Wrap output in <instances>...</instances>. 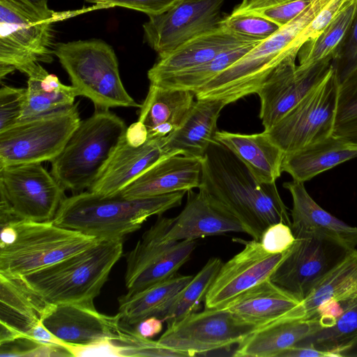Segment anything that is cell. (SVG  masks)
<instances>
[{
  "mask_svg": "<svg viewBox=\"0 0 357 357\" xmlns=\"http://www.w3.org/2000/svg\"><path fill=\"white\" fill-rule=\"evenodd\" d=\"M199 189L236 218L253 240L259 241L273 224L291 226L276 183L259 182L243 162L215 139L203 158Z\"/></svg>",
  "mask_w": 357,
  "mask_h": 357,
  "instance_id": "cell-1",
  "label": "cell"
},
{
  "mask_svg": "<svg viewBox=\"0 0 357 357\" xmlns=\"http://www.w3.org/2000/svg\"><path fill=\"white\" fill-rule=\"evenodd\" d=\"M185 192L130 199L119 193L104 196L89 190L80 192L63 200L52 222L98 239H123L150 216L179 206Z\"/></svg>",
  "mask_w": 357,
  "mask_h": 357,
  "instance_id": "cell-2",
  "label": "cell"
},
{
  "mask_svg": "<svg viewBox=\"0 0 357 357\" xmlns=\"http://www.w3.org/2000/svg\"><path fill=\"white\" fill-rule=\"evenodd\" d=\"M328 0H313L293 20L255 45L239 59L195 91L197 99H220L227 105L257 93L284 62L296 57V40Z\"/></svg>",
  "mask_w": 357,
  "mask_h": 357,
  "instance_id": "cell-3",
  "label": "cell"
},
{
  "mask_svg": "<svg viewBox=\"0 0 357 357\" xmlns=\"http://www.w3.org/2000/svg\"><path fill=\"white\" fill-rule=\"evenodd\" d=\"M123 254V239H99L87 248L20 276L49 303H93Z\"/></svg>",
  "mask_w": 357,
  "mask_h": 357,
  "instance_id": "cell-4",
  "label": "cell"
},
{
  "mask_svg": "<svg viewBox=\"0 0 357 357\" xmlns=\"http://www.w3.org/2000/svg\"><path fill=\"white\" fill-rule=\"evenodd\" d=\"M82 10L56 12L39 0H0V65L28 75L53 60V24Z\"/></svg>",
  "mask_w": 357,
  "mask_h": 357,
  "instance_id": "cell-5",
  "label": "cell"
},
{
  "mask_svg": "<svg viewBox=\"0 0 357 357\" xmlns=\"http://www.w3.org/2000/svg\"><path fill=\"white\" fill-rule=\"evenodd\" d=\"M1 226L0 273L23 276L95 243L98 238L52 220H17Z\"/></svg>",
  "mask_w": 357,
  "mask_h": 357,
  "instance_id": "cell-6",
  "label": "cell"
},
{
  "mask_svg": "<svg viewBox=\"0 0 357 357\" xmlns=\"http://www.w3.org/2000/svg\"><path fill=\"white\" fill-rule=\"evenodd\" d=\"M124 121L109 109H97L81 121L61 153L51 161V174L65 190L83 192L97 179L124 135Z\"/></svg>",
  "mask_w": 357,
  "mask_h": 357,
  "instance_id": "cell-7",
  "label": "cell"
},
{
  "mask_svg": "<svg viewBox=\"0 0 357 357\" xmlns=\"http://www.w3.org/2000/svg\"><path fill=\"white\" fill-rule=\"evenodd\" d=\"M54 55L79 95L90 99L97 109L138 107L121 79L113 48L102 40H79L56 45Z\"/></svg>",
  "mask_w": 357,
  "mask_h": 357,
  "instance_id": "cell-8",
  "label": "cell"
},
{
  "mask_svg": "<svg viewBox=\"0 0 357 357\" xmlns=\"http://www.w3.org/2000/svg\"><path fill=\"white\" fill-rule=\"evenodd\" d=\"M340 77L333 65L321 81L264 132L284 154L333 135Z\"/></svg>",
  "mask_w": 357,
  "mask_h": 357,
  "instance_id": "cell-9",
  "label": "cell"
},
{
  "mask_svg": "<svg viewBox=\"0 0 357 357\" xmlns=\"http://www.w3.org/2000/svg\"><path fill=\"white\" fill-rule=\"evenodd\" d=\"M77 103L0 131V168L53 160L81 122Z\"/></svg>",
  "mask_w": 357,
  "mask_h": 357,
  "instance_id": "cell-10",
  "label": "cell"
},
{
  "mask_svg": "<svg viewBox=\"0 0 357 357\" xmlns=\"http://www.w3.org/2000/svg\"><path fill=\"white\" fill-rule=\"evenodd\" d=\"M294 236V243L269 279L300 303L353 250L319 232Z\"/></svg>",
  "mask_w": 357,
  "mask_h": 357,
  "instance_id": "cell-11",
  "label": "cell"
},
{
  "mask_svg": "<svg viewBox=\"0 0 357 357\" xmlns=\"http://www.w3.org/2000/svg\"><path fill=\"white\" fill-rule=\"evenodd\" d=\"M256 328L226 308H205L167 326L158 341L187 356H195L238 344Z\"/></svg>",
  "mask_w": 357,
  "mask_h": 357,
  "instance_id": "cell-12",
  "label": "cell"
},
{
  "mask_svg": "<svg viewBox=\"0 0 357 357\" xmlns=\"http://www.w3.org/2000/svg\"><path fill=\"white\" fill-rule=\"evenodd\" d=\"M64 192L40 162L0 168V193L20 220H52L66 198Z\"/></svg>",
  "mask_w": 357,
  "mask_h": 357,
  "instance_id": "cell-13",
  "label": "cell"
},
{
  "mask_svg": "<svg viewBox=\"0 0 357 357\" xmlns=\"http://www.w3.org/2000/svg\"><path fill=\"white\" fill-rule=\"evenodd\" d=\"M225 1L181 0L167 11L149 17L143 24L144 40L158 56H163L218 27Z\"/></svg>",
  "mask_w": 357,
  "mask_h": 357,
  "instance_id": "cell-14",
  "label": "cell"
},
{
  "mask_svg": "<svg viewBox=\"0 0 357 357\" xmlns=\"http://www.w3.org/2000/svg\"><path fill=\"white\" fill-rule=\"evenodd\" d=\"M293 57L281 64L264 82L257 94L260 99L259 117L264 130L278 122L328 73L332 58L303 68Z\"/></svg>",
  "mask_w": 357,
  "mask_h": 357,
  "instance_id": "cell-15",
  "label": "cell"
},
{
  "mask_svg": "<svg viewBox=\"0 0 357 357\" xmlns=\"http://www.w3.org/2000/svg\"><path fill=\"white\" fill-rule=\"evenodd\" d=\"M244 248L223 264L205 297V308H224L236 297L270 278L285 257L266 252L259 241H241Z\"/></svg>",
  "mask_w": 357,
  "mask_h": 357,
  "instance_id": "cell-16",
  "label": "cell"
},
{
  "mask_svg": "<svg viewBox=\"0 0 357 357\" xmlns=\"http://www.w3.org/2000/svg\"><path fill=\"white\" fill-rule=\"evenodd\" d=\"M43 324L56 337L70 344H82L109 338L119 343L126 337L129 326L119 314L108 316L97 311L93 303L53 305Z\"/></svg>",
  "mask_w": 357,
  "mask_h": 357,
  "instance_id": "cell-17",
  "label": "cell"
},
{
  "mask_svg": "<svg viewBox=\"0 0 357 357\" xmlns=\"http://www.w3.org/2000/svg\"><path fill=\"white\" fill-rule=\"evenodd\" d=\"M0 344L28 338L54 304L32 291L20 276L0 273Z\"/></svg>",
  "mask_w": 357,
  "mask_h": 357,
  "instance_id": "cell-18",
  "label": "cell"
},
{
  "mask_svg": "<svg viewBox=\"0 0 357 357\" xmlns=\"http://www.w3.org/2000/svg\"><path fill=\"white\" fill-rule=\"evenodd\" d=\"M256 40L238 35L220 24L173 51L158 56V61L147 73L148 79L150 84L155 83L173 74L208 62L226 51Z\"/></svg>",
  "mask_w": 357,
  "mask_h": 357,
  "instance_id": "cell-19",
  "label": "cell"
},
{
  "mask_svg": "<svg viewBox=\"0 0 357 357\" xmlns=\"http://www.w3.org/2000/svg\"><path fill=\"white\" fill-rule=\"evenodd\" d=\"M165 137L149 139L141 146L128 144L125 134L115 148L101 173L88 190L113 196L133 182L162 157Z\"/></svg>",
  "mask_w": 357,
  "mask_h": 357,
  "instance_id": "cell-20",
  "label": "cell"
},
{
  "mask_svg": "<svg viewBox=\"0 0 357 357\" xmlns=\"http://www.w3.org/2000/svg\"><path fill=\"white\" fill-rule=\"evenodd\" d=\"M202 160L183 154L165 155L119 194L126 198L133 199L199 188Z\"/></svg>",
  "mask_w": 357,
  "mask_h": 357,
  "instance_id": "cell-21",
  "label": "cell"
},
{
  "mask_svg": "<svg viewBox=\"0 0 357 357\" xmlns=\"http://www.w3.org/2000/svg\"><path fill=\"white\" fill-rule=\"evenodd\" d=\"M188 192L186 204L174 218L165 234L168 241L195 240L229 232H243L245 229L232 215L215 204L201 189Z\"/></svg>",
  "mask_w": 357,
  "mask_h": 357,
  "instance_id": "cell-22",
  "label": "cell"
},
{
  "mask_svg": "<svg viewBox=\"0 0 357 357\" xmlns=\"http://www.w3.org/2000/svg\"><path fill=\"white\" fill-rule=\"evenodd\" d=\"M226 105L220 99H197L181 125L165 137V152L203 158L215 140L217 121Z\"/></svg>",
  "mask_w": 357,
  "mask_h": 357,
  "instance_id": "cell-23",
  "label": "cell"
},
{
  "mask_svg": "<svg viewBox=\"0 0 357 357\" xmlns=\"http://www.w3.org/2000/svg\"><path fill=\"white\" fill-rule=\"evenodd\" d=\"M292 197L291 229L301 232H319L354 250L357 246V227L342 222L322 208L307 192L304 183L294 181L283 184Z\"/></svg>",
  "mask_w": 357,
  "mask_h": 357,
  "instance_id": "cell-24",
  "label": "cell"
},
{
  "mask_svg": "<svg viewBox=\"0 0 357 357\" xmlns=\"http://www.w3.org/2000/svg\"><path fill=\"white\" fill-rule=\"evenodd\" d=\"M215 139L229 149L261 183H271L281 176L284 153L263 131L240 134L217 130Z\"/></svg>",
  "mask_w": 357,
  "mask_h": 357,
  "instance_id": "cell-25",
  "label": "cell"
},
{
  "mask_svg": "<svg viewBox=\"0 0 357 357\" xmlns=\"http://www.w3.org/2000/svg\"><path fill=\"white\" fill-rule=\"evenodd\" d=\"M317 319L281 320L258 327L239 344L233 354L237 357H279L286 349L315 333Z\"/></svg>",
  "mask_w": 357,
  "mask_h": 357,
  "instance_id": "cell-26",
  "label": "cell"
},
{
  "mask_svg": "<svg viewBox=\"0 0 357 357\" xmlns=\"http://www.w3.org/2000/svg\"><path fill=\"white\" fill-rule=\"evenodd\" d=\"M357 157V144L331 136L284 154L282 169L293 180L304 183L342 162Z\"/></svg>",
  "mask_w": 357,
  "mask_h": 357,
  "instance_id": "cell-27",
  "label": "cell"
},
{
  "mask_svg": "<svg viewBox=\"0 0 357 357\" xmlns=\"http://www.w3.org/2000/svg\"><path fill=\"white\" fill-rule=\"evenodd\" d=\"M357 296V250H351L297 306L275 321L313 319L317 308L329 300L346 301Z\"/></svg>",
  "mask_w": 357,
  "mask_h": 357,
  "instance_id": "cell-28",
  "label": "cell"
},
{
  "mask_svg": "<svg viewBox=\"0 0 357 357\" xmlns=\"http://www.w3.org/2000/svg\"><path fill=\"white\" fill-rule=\"evenodd\" d=\"M298 304L268 278L236 297L224 308L257 328L275 321Z\"/></svg>",
  "mask_w": 357,
  "mask_h": 357,
  "instance_id": "cell-29",
  "label": "cell"
},
{
  "mask_svg": "<svg viewBox=\"0 0 357 357\" xmlns=\"http://www.w3.org/2000/svg\"><path fill=\"white\" fill-rule=\"evenodd\" d=\"M194 275L174 274L172 277L133 294H126L118 298L121 321L135 326L150 317L160 316L174 298L190 282Z\"/></svg>",
  "mask_w": 357,
  "mask_h": 357,
  "instance_id": "cell-30",
  "label": "cell"
},
{
  "mask_svg": "<svg viewBox=\"0 0 357 357\" xmlns=\"http://www.w3.org/2000/svg\"><path fill=\"white\" fill-rule=\"evenodd\" d=\"M27 76L24 105L20 121L69 107L79 96L74 86L61 83L40 63Z\"/></svg>",
  "mask_w": 357,
  "mask_h": 357,
  "instance_id": "cell-31",
  "label": "cell"
},
{
  "mask_svg": "<svg viewBox=\"0 0 357 357\" xmlns=\"http://www.w3.org/2000/svg\"><path fill=\"white\" fill-rule=\"evenodd\" d=\"M195 98L192 91L150 84L148 93L139 108L138 120L148 130L164 123L172 124L176 130L190 110Z\"/></svg>",
  "mask_w": 357,
  "mask_h": 357,
  "instance_id": "cell-32",
  "label": "cell"
},
{
  "mask_svg": "<svg viewBox=\"0 0 357 357\" xmlns=\"http://www.w3.org/2000/svg\"><path fill=\"white\" fill-rule=\"evenodd\" d=\"M356 19L357 0L337 16L317 37L302 45L297 55L298 66L307 68L324 59L335 58L338 47Z\"/></svg>",
  "mask_w": 357,
  "mask_h": 357,
  "instance_id": "cell-33",
  "label": "cell"
},
{
  "mask_svg": "<svg viewBox=\"0 0 357 357\" xmlns=\"http://www.w3.org/2000/svg\"><path fill=\"white\" fill-rule=\"evenodd\" d=\"M344 311L335 324L321 328L298 343L306 344L314 348L342 356L343 352L357 345V296L341 302Z\"/></svg>",
  "mask_w": 357,
  "mask_h": 357,
  "instance_id": "cell-34",
  "label": "cell"
},
{
  "mask_svg": "<svg viewBox=\"0 0 357 357\" xmlns=\"http://www.w3.org/2000/svg\"><path fill=\"white\" fill-rule=\"evenodd\" d=\"M261 40L245 43L226 51L212 60L162 78L151 84L196 91Z\"/></svg>",
  "mask_w": 357,
  "mask_h": 357,
  "instance_id": "cell-35",
  "label": "cell"
},
{
  "mask_svg": "<svg viewBox=\"0 0 357 357\" xmlns=\"http://www.w3.org/2000/svg\"><path fill=\"white\" fill-rule=\"evenodd\" d=\"M222 264L220 258L212 257L193 276L160 316L167 326L197 312Z\"/></svg>",
  "mask_w": 357,
  "mask_h": 357,
  "instance_id": "cell-36",
  "label": "cell"
},
{
  "mask_svg": "<svg viewBox=\"0 0 357 357\" xmlns=\"http://www.w3.org/2000/svg\"><path fill=\"white\" fill-rule=\"evenodd\" d=\"M196 246L195 240L174 241L126 288L127 294L137 293L176 274L190 259Z\"/></svg>",
  "mask_w": 357,
  "mask_h": 357,
  "instance_id": "cell-37",
  "label": "cell"
},
{
  "mask_svg": "<svg viewBox=\"0 0 357 357\" xmlns=\"http://www.w3.org/2000/svg\"><path fill=\"white\" fill-rule=\"evenodd\" d=\"M333 135L357 144V65L340 78Z\"/></svg>",
  "mask_w": 357,
  "mask_h": 357,
  "instance_id": "cell-38",
  "label": "cell"
},
{
  "mask_svg": "<svg viewBox=\"0 0 357 357\" xmlns=\"http://www.w3.org/2000/svg\"><path fill=\"white\" fill-rule=\"evenodd\" d=\"M313 0H242L234 13H249L264 17L280 27L303 13Z\"/></svg>",
  "mask_w": 357,
  "mask_h": 357,
  "instance_id": "cell-39",
  "label": "cell"
},
{
  "mask_svg": "<svg viewBox=\"0 0 357 357\" xmlns=\"http://www.w3.org/2000/svg\"><path fill=\"white\" fill-rule=\"evenodd\" d=\"M220 24L238 35L257 40L268 38L280 29L276 24L260 16L232 12L222 18Z\"/></svg>",
  "mask_w": 357,
  "mask_h": 357,
  "instance_id": "cell-40",
  "label": "cell"
},
{
  "mask_svg": "<svg viewBox=\"0 0 357 357\" xmlns=\"http://www.w3.org/2000/svg\"><path fill=\"white\" fill-rule=\"evenodd\" d=\"M356 1L328 0L296 40V47L300 50L305 43L317 37L337 16Z\"/></svg>",
  "mask_w": 357,
  "mask_h": 357,
  "instance_id": "cell-41",
  "label": "cell"
},
{
  "mask_svg": "<svg viewBox=\"0 0 357 357\" xmlns=\"http://www.w3.org/2000/svg\"><path fill=\"white\" fill-rule=\"evenodd\" d=\"M26 88L3 85L0 89V131L17 123L22 116Z\"/></svg>",
  "mask_w": 357,
  "mask_h": 357,
  "instance_id": "cell-42",
  "label": "cell"
},
{
  "mask_svg": "<svg viewBox=\"0 0 357 357\" xmlns=\"http://www.w3.org/2000/svg\"><path fill=\"white\" fill-rule=\"evenodd\" d=\"M66 349L73 357H128L130 350L109 338L97 340L86 344L66 343Z\"/></svg>",
  "mask_w": 357,
  "mask_h": 357,
  "instance_id": "cell-43",
  "label": "cell"
},
{
  "mask_svg": "<svg viewBox=\"0 0 357 357\" xmlns=\"http://www.w3.org/2000/svg\"><path fill=\"white\" fill-rule=\"evenodd\" d=\"M295 241L291 227L283 222H278L268 226L264 230L259 242L266 252L279 254L288 250Z\"/></svg>",
  "mask_w": 357,
  "mask_h": 357,
  "instance_id": "cell-44",
  "label": "cell"
},
{
  "mask_svg": "<svg viewBox=\"0 0 357 357\" xmlns=\"http://www.w3.org/2000/svg\"><path fill=\"white\" fill-rule=\"evenodd\" d=\"M103 8L114 6L132 9L146 14L149 17L160 15L181 0H85Z\"/></svg>",
  "mask_w": 357,
  "mask_h": 357,
  "instance_id": "cell-45",
  "label": "cell"
},
{
  "mask_svg": "<svg viewBox=\"0 0 357 357\" xmlns=\"http://www.w3.org/2000/svg\"><path fill=\"white\" fill-rule=\"evenodd\" d=\"M125 138L131 146H141L149 139L148 128L142 121L138 120L127 127Z\"/></svg>",
  "mask_w": 357,
  "mask_h": 357,
  "instance_id": "cell-46",
  "label": "cell"
},
{
  "mask_svg": "<svg viewBox=\"0 0 357 357\" xmlns=\"http://www.w3.org/2000/svg\"><path fill=\"white\" fill-rule=\"evenodd\" d=\"M330 352L324 351L306 344L297 343L284 351L279 357H333Z\"/></svg>",
  "mask_w": 357,
  "mask_h": 357,
  "instance_id": "cell-47",
  "label": "cell"
},
{
  "mask_svg": "<svg viewBox=\"0 0 357 357\" xmlns=\"http://www.w3.org/2000/svg\"><path fill=\"white\" fill-rule=\"evenodd\" d=\"M163 321V319L157 317H150L141 321L135 328L142 337L151 338L161 332Z\"/></svg>",
  "mask_w": 357,
  "mask_h": 357,
  "instance_id": "cell-48",
  "label": "cell"
},
{
  "mask_svg": "<svg viewBox=\"0 0 357 357\" xmlns=\"http://www.w3.org/2000/svg\"><path fill=\"white\" fill-rule=\"evenodd\" d=\"M351 49L354 56H357V19L352 27Z\"/></svg>",
  "mask_w": 357,
  "mask_h": 357,
  "instance_id": "cell-49",
  "label": "cell"
},
{
  "mask_svg": "<svg viewBox=\"0 0 357 357\" xmlns=\"http://www.w3.org/2000/svg\"><path fill=\"white\" fill-rule=\"evenodd\" d=\"M39 1H44V2H47V1H48V0H39Z\"/></svg>",
  "mask_w": 357,
  "mask_h": 357,
  "instance_id": "cell-50",
  "label": "cell"
}]
</instances>
